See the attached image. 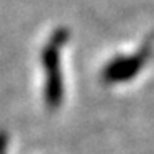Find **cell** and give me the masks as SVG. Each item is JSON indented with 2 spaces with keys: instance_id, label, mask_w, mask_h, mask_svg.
<instances>
[{
  "instance_id": "obj_2",
  "label": "cell",
  "mask_w": 154,
  "mask_h": 154,
  "mask_svg": "<svg viewBox=\"0 0 154 154\" xmlns=\"http://www.w3.org/2000/svg\"><path fill=\"white\" fill-rule=\"evenodd\" d=\"M7 146H8V136L5 131H0V154H7Z\"/></svg>"
},
{
  "instance_id": "obj_1",
  "label": "cell",
  "mask_w": 154,
  "mask_h": 154,
  "mask_svg": "<svg viewBox=\"0 0 154 154\" xmlns=\"http://www.w3.org/2000/svg\"><path fill=\"white\" fill-rule=\"evenodd\" d=\"M43 62L48 72L46 79V103L49 108H57L62 102V79L59 71V56H57V45L48 46L43 53Z\"/></svg>"
}]
</instances>
